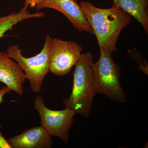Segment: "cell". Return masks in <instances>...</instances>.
<instances>
[{
	"mask_svg": "<svg viewBox=\"0 0 148 148\" xmlns=\"http://www.w3.org/2000/svg\"><path fill=\"white\" fill-rule=\"evenodd\" d=\"M28 8L23 7L18 12H12L6 16H0V38L9 30H12L14 26L20 21L30 18H42L45 15L43 12L30 13Z\"/></svg>",
	"mask_w": 148,
	"mask_h": 148,
	"instance_id": "obj_11",
	"label": "cell"
},
{
	"mask_svg": "<svg viewBox=\"0 0 148 148\" xmlns=\"http://www.w3.org/2000/svg\"><path fill=\"white\" fill-rule=\"evenodd\" d=\"M1 129V126L0 125V148H12L9 141L3 136Z\"/></svg>",
	"mask_w": 148,
	"mask_h": 148,
	"instance_id": "obj_13",
	"label": "cell"
},
{
	"mask_svg": "<svg viewBox=\"0 0 148 148\" xmlns=\"http://www.w3.org/2000/svg\"><path fill=\"white\" fill-rule=\"evenodd\" d=\"M79 5L100 47L112 53L115 52L119 35L130 24L132 16L114 3L112 7L108 9L98 8L87 1H82Z\"/></svg>",
	"mask_w": 148,
	"mask_h": 148,
	"instance_id": "obj_1",
	"label": "cell"
},
{
	"mask_svg": "<svg viewBox=\"0 0 148 148\" xmlns=\"http://www.w3.org/2000/svg\"><path fill=\"white\" fill-rule=\"evenodd\" d=\"M93 56L91 52L82 54L73 73V84L71 95L62 100L69 108L85 118H88L96 90L93 74Z\"/></svg>",
	"mask_w": 148,
	"mask_h": 148,
	"instance_id": "obj_2",
	"label": "cell"
},
{
	"mask_svg": "<svg viewBox=\"0 0 148 148\" xmlns=\"http://www.w3.org/2000/svg\"><path fill=\"white\" fill-rule=\"evenodd\" d=\"M42 0H25L24 7L28 8L30 6L32 8H36V6Z\"/></svg>",
	"mask_w": 148,
	"mask_h": 148,
	"instance_id": "obj_14",
	"label": "cell"
},
{
	"mask_svg": "<svg viewBox=\"0 0 148 148\" xmlns=\"http://www.w3.org/2000/svg\"><path fill=\"white\" fill-rule=\"evenodd\" d=\"M100 48L99 60L93 64V74L96 93L106 95L112 101L127 102L120 82L121 70L108 51Z\"/></svg>",
	"mask_w": 148,
	"mask_h": 148,
	"instance_id": "obj_3",
	"label": "cell"
},
{
	"mask_svg": "<svg viewBox=\"0 0 148 148\" xmlns=\"http://www.w3.org/2000/svg\"><path fill=\"white\" fill-rule=\"evenodd\" d=\"M83 51L77 43L52 39L51 43L49 72L58 76L69 74L79 61Z\"/></svg>",
	"mask_w": 148,
	"mask_h": 148,
	"instance_id": "obj_6",
	"label": "cell"
},
{
	"mask_svg": "<svg viewBox=\"0 0 148 148\" xmlns=\"http://www.w3.org/2000/svg\"><path fill=\"white\" fill-rule=\"evenodd\" d=\"M11 90L7 86L3 87L0 89V105L3 101V97L7 93H9Z\"/></svg>",
	"mask_w": 148,
	"mask_h": 148,
	"instance_id": "obj_15",
	"label": "cell"
},
{
	"mask_svg": "<svg viewBox=\"0 0 148 148\" xmlns=\"http://www.w3.org/2000/svg\"><path fill=\"white\" fill-rule=\"evenodd\" d=\"M34 107L39 114L41 125L48 133L68 144L69 131L73 125L75 112L69 108L62 110H50L46 106L40 96L35 99Z\"/></svg>",
	"mask_w": 148,
	"mask_h": 148,
	"instance_id": "obj_5",
	"label": "cell"
},
{
	"mask_svg": "<svg viewBox=\"0 0 148 148\" xmlns=\"http://www.w3.org/2000/svg\"><path fill=\"white\" fill-rule=\"evenodd\" d=\"M51 39L50 36H47L41 52L30 58L22 55L18 45L10 46L7 50L9 57L15 60L23 70L30 82L31 90L35 93L40 92L45 77L49 73Z\"/></svg>",
	"mask_w": 148,
	"mask_h": 148,
	"instance_id": "obj_4",
	"label": "cell"
},
{
	"mask_svg": "<svg viewBox=\"0 0 148 148\" xmlns=\"http://www.w3.org/2000/svg\"><path fill=\"white\" fill-rule=\"evenodd\" d=\"M51 137L41 125L26 129L8 141L12 148H50L53 145Z\"/></svg>",
	"mask_w": 148,
	"mask_h": 148,
	"instance_id": "obj_9",
	"label": "cell"
},
{
	"mask_svg": "<svg viewBox=\"0 0 148 148\" xmlns=\"http://www.w3.org/2000/svg\"><path fill=\"white\" fill-rule=\"evenodd\" d=\"M26 75L18 63L9 57L6 52L0 51V82L19 95L24 93Z\"/></svg>",
	"mask_w": 148,
	"mask_h": 148,
	"instance_id": "obj_8",
	"label": "cell"
},
{
	"mask_svg": "<svg viewBox=\"0 0 148 148\" xmlns=\"http://www.w3.org/2000/svg\"><path fill=\"white\" fill-rule=\"evenodd\" d=\"M129 54H130L131 58L140 64L139 70L142 71L147 75L148 73V64L145 59H144L141 56L140 53L137 50H129Z\"/></svg>",
	"mask_w": 148,
	"mask_h": 148,
	"instance_id": "obj_12",
	"label": "cell"
},
{
	"mask_svg": "<svg viewBox=\"0 0 148 148\" xmlns=\"http://www.w3.org/2000/svg\"><path fill=\"white\" fill-rule=\"evenodd\" d=\"M114 3L137 19L148 34V0H113Z\"/></svg>",
	"mask_w": 148,
	"mask_h": 148,
	"instance_id": "obj_10",
	"label": "cell"
},
{
	"mask_svg": "<svg viewBox=\"0 0 148 148\" xmlns=\"http://www.w3.org/2000/svg\"><path fill=\"white\" fill-rule=\"evenodd\" d=\"M36 8L37 10L48 8L58 11L66 16L77 31L94 35L82 8L75 0H42Z\"/></svg>",
	"mask_w": 148,
	"mask_h": 148,
	"instance_id": "obj_7",
	"label": "cell"
},
{
	"mask_svg": "<svg viewBox=\"0 0 148 148\" xmlns=\"http://www.w3.org/2000/svg\"><path fill=\"white\" fill-rule=\"evenodd\" d=\"M106 1H108L109 0H106Z\"/></svg>",
	"mask_w": 148,
	"mask_h": 148,
	"instance_id": "obj_16",
	"label": "cell"
}]
</instances>
